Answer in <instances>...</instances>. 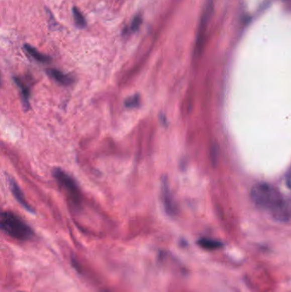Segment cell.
Listing matches in <instances>:
<instances>
[{
    "mask_svg": "<svg viewBox=\"0 0 291 292\" xmlns=\"http://www.w3.org/2000/svg\"><path fill=\"white\" fill-rule=\"evenodd\" d=\"M140 102H141L140 96L139 94H135V95L127 98V100H125V107L128 109L137 108L140 105Z\"/></svg>",
    "mask_w": 291,
    "mask_h": 292,
    "instance_id": "11",
    "label": "cell"
},
{
    "mask_svg": "<svg viewBox=\"0 0 291 292\" xmlns=\"http://www.w3.org/2000/svg\"><path fill=\"white\" fill-rule=\"evenodd\" d=\"M0 227L6 234L17 240H28L34 234L31 228L20 217L8 211L1 215Z\"/></svg>",
    "mask_w": 291,
    "mask_h": 292,
    "instance_id": "1",
    "label": "cell"
},
{
    "mask_svg": "<svg viewBox=\"0 0 291 292\" xmlns=\"http://www.w3.org/2000/svg\"><path fill=\"white\" fill-rule=\"evenodd\" d=\"M47 74L53 78L57 82L60 83L63 85H70L74 82V79L73 77L69 74H64L60 70L55 69V68H50L47 70Z\"/></svg>",
    "mask_w": 291,
    "mask_h": 292,
    "instance_id": "7",
    "label": "cell"
},
{
    "mask_svg": "<svg viewBox=\"0 0 291 292\" xmlns=\"http://www.w3.org/2000/svg\"><path fill=\"white\" fill-rule=\"evenodd\" d=\"M9 183H10V188L13 193V196L16 198L17 201L19 202L21 205H23V207L25 208L28 211L34 213V209L29 205V203L26 200L25 197L23 195V192L21 190V188L19 187V185L17 184V182L15 181L13 179H9Z\"/></svg>",
    "mask_w": 291,
    "mask_h": 292,
    "instance_id": "6",
    "label": "cell"
},
{
    "mask_svg": "<svg viewBox=\"0 0 291 292\" xmlns=\"http://www.w3.org/2000/svg\"><path fill=\"white\" fill-rule=\"evenodd\" d=\"M251 199L258 207L271 212L283 201V197L275 188L267 184H258L253 186Z\"/></svg>",
    "mask_w": 291,
    "mask_h": 292,
    "instance_id": "2",
    "label": "cell"
},
{
    "mask_svg": "<svg viewBox=\"0 0 291 292\" xmlns=\"http://www.w3.org/2000/svg\"><path fill=\"white\" fill-rule=\"evenodd\" d=\"M142 24V17L140 15L139 16H136L133 19V22L131 23L130 30L132 32H135L137 30H139V27L141 26Z\"/></svg>",
    "mask_w": 291,
    "mask_h": 292,
    "instance_id": "13",
    "label": "cell"
},
{
    "mask_svg": "<svg viewBox=\"0 0 291 292\" xmlns=\"http://www.w3.org/2000/svg\"><path fill=\"white\" fill-rule=\"evenodd\" d=\"M286 184L291 190V170L288 172L287 177H286Z\"/></svg>",
    "mask_w": 291,
    "mask_h": 292,
    "instance_id": "14",
    "label": "cell"
},
{
    "mask_svg": "<svg viewBox=\"0 0 291 292\" xmlns=\"http://www.w3.org/2000/svg\"><path fill=\"white\" fill-rule=\"evenodd\" d=\"M53 175L63 190H65L71 204L75 207H79L81 204V193L75 180L60 168L54 169Z\"/></svg>",
    "mask_w": 291,
    "mask_h": 292,
    "instance_id": "3",
    "label": "cell"
},
{
    "mask_svg": "<svg viewBox=\"0 0 291 292\" xmlns=\"http://www.w3.org/2000/svg\"><path fill=\"white\" fill-rule=\"evenodd\" d=\"M15 81L18 85V87L20 88L21 93L23 96V102L24 104V106L28 109L29 107V89L24 83L22 81V79L15 78Z\"/></svg>",
    "mask_w": 291,
    "mask_h": 292,
    "instance_id": "10",
    "label": "cell"
},
{
    "mask_svg": "<svg viewBox=\"0 0 291 292\" xmlns=\"http://www.w3.org/2000/svg\"><path fill=\"white\" fill-rule=\"evenodd\" d=\"M161 199L164 206L165 211L169 216H175L177 214V206L172 193L170 191L167 178H164L161 184Z\"/></svg>",
    "mask_w": 291,
    "mask_h": 292,
    "instance_id": "4",
    "label": "cell"
},
{
    "mask_svg": "<svg viewBox=\"0 0 291 292\" xmlns=\"http://www.w3.org/2000/svg\"><path fill=\"white\" fill-rule=\"evenodd\" d=\"M271 214L277 221L282 222L289 221L291 218V201L284 198L283 201L271 211Z\"/></svg>",
    "mask_w": 291,
    "mask_h": 292,
    "instance_id": "5",
    "label": "cell"
},
{
    "mask_svg": "<svg viewBox=\"0 0 291 292\" xmlns=\"http://www.w3.org/2000/svg\"><path fill=\"white\" fill-rule=\"evenodd\" d=\"M26 51L34 59L36 60L40 63H49L51 61V57L46 56V55L43 54L41 52L38 51L37 49L34 48L33 46H29V45H26L24 46Z\"/></svg>",
    "mask_w": 291,
    "mask_h": 292,
    "instance_id": "8",
    "label": "cell"
},
{
    "mask_svg": "<svg viewBox=\"0 0 291 292\" xmlns=\"http://www.w3.org/2000/svg\"><path fill=\"white\" fill-rule=\"evenodd\" d=\"M73 15H74V22L76 23V25L79 28H85L86 26V21L79 9L74 7L73 9Z\"/></svg>",
    "mask_w": 291,
    "mask_h": 292,
    "instance_id": "12",
    "label": "cell"
},
{
    "mask_svg": "<svg viewBox=\"0 0 291 292\" xmlns=\"http://www.w3.org/2000/svg\"><path fill=\"white\" fill-rule=\"evenodd\" d=\"M198 244L202 248L209 250H217L219 248H221V247L223 246V244L221 242L210 239V238H201L198 241Z\"/></svg>",
    "mask_w": 291,
    "mask_h": 292,
    "instance_id": "9",
    "label": "cell"
}]
</instances>
